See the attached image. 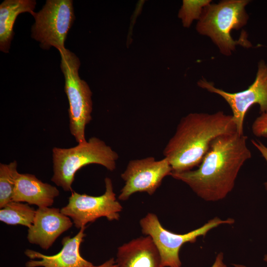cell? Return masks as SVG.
Returning <instances> with one entry per match:
<instances>
[{"label":"cell","instance_id":"18","mask_svg":"<svg viewBox=\"0 0 267 267\" xmlns=\"http://www.w3.org/2000/svg\"><path fill=\"white\" fill-rule=\"evenodd\" d=\"M211 0H184L178 12V17L185 27H189L193 21L199 20L204 8L211 3Z\"/></svg>","mask_w":267,"mask_h":267},{"label":"cell","instance_id":"17","mask_svg":"<svg viewBox=\"0 0 267 267\" xmlns=\"http://www.w3.org/2000/svg\"><path fill=\"white\" fill-rule=\"evenodd\" d=\"M14 160L8 164H0V208L12 201V196L19 173Z\"/></svg>","mask_w":267,"mask_h":267},{"label":"cell","instance_id":"19","mask_svg":"<svg viewBox=\"0 0 267 267\" xmlns=\"http://www.w3.org/2000/svg\"><path fill=\"white\" fill-rule=\"evenodd\" d=\"M252 134L258 137H267V113L260 114L251 126Z\"/></svg>","mask_w":267,"mask_h":267},{"label":"cell","instance_id":"3","mask_svg":"<svg viewBox=\"0 0 267 267\" xmlns=\"http://www.w3.org/2000/svg\"><path fill=\"white\" fill-rule=\"evenodd\" d=\"M249 2L248 0H224L209 4L198 20L196 30L209 37L224 55H230L238 44L251 47L246 33L238 40H234L230 34L232 30H239L247 24L249 16L245 7Z\"/></svg>","mask_w":267,"mask_h":267},{"label":"cell","instance_id":"21","mask_svg":"<svg viewBox=\"0 0 267 267\" xmlns=\"http://www.w3.org/2000/svg\"><path fill=\"white\" fill-rule=\"evenodd\" d=\"M211 267H227L223 262V254L222 252L218 254Z\"/></svg>","mask_w":267,"mask_h":267},{"label":"cell","instance_id":"10","mask_svg":"<svg viewBox=\"0 0 267 267\" xmlns=\"http://www.w3.org/2000/svg\"><path fill=\"white\" fill-rule=\"evenodd\" d=\"M172 171L169 161L165 157L159 160L152 156L130 160L121 175L125 184L118 199L126 201L136 192L153 195L165 177L171 176Z\"/></svg>","mask_w":267,"mask_h":267},{"label":"cell","instance_id":"2","mask_svg":"<svg viewBox=\"0 0 267 267\" xmlns=\"http://www.w3.org/2000/svg\"><path fill=\"white\" fill-rule=\"evenodd\" d=\"M236 132L232 115L191 113L182 117L163 150L172 172L190 171L201 163L211 142L218 136Z\"/></svg>","mask_w":267,"mask_h":267},{"label":"cell","instance_id":"12","mask_svg":"<svg viewBox=\"0 0 267 267\" xmlns=\"http://www.w3.org/2000/svg\"><path fill=\"white\" fill-rule=\"evenodd\" d=\"M86 226L81 228L73 237L66 236L62 240V249L52 256L42 254L30 249H27L25 254L31 259L25 264L26 267H91L93 265L84 259L80 253V246L86 236Z\"/></svg>","mask_w":267,"mask_h":267},{"label":"cell","instance_id":"1","mask_svg":"<svg viewBox=\"0 0 267 267\" xmlns=\"http://www.w3.org/2000/svg\"><path fill=\"white\" fill-rule=\"evenodd\" d=\"M246 135L237 132L215 138L197 169L171 176L187 184L205 201L222 200L232 190L238 174L252 157Z\"/></svg>","mask_w":267,"mask_h":267},{"label":"cell","instance_id":"4","mask_svg":"<svg viewBox=\"0 0 267 267\" xmlns=\"http://www.w3.org/2000/svg\"><path fill=\"white\" fill-rule=\"evenodd\" d=\"M119 158L118 153L102 140L92 136L74 147L52 149L53 175L51 179L64 191H72L75 175L82 167L91 164L103 166L113 171Z\"/></svg>","mask_w":267,"mask_h":267},{"label":"cell","instance_id":"14","mask_svg":"<svg viewBox=\"0 0 267 267\" xmlns=\"http://www.w3.org/2000/svg\"><path fill=\"white\" fill-rule=\"evenodd\" d=\"M59 194L57 188L44 183L30 174H19L14 189L12 201L25 202L41 207H49Z\"/></svg>","mask_w":267,"mask_h":267},{"label":"cell","instance_id":"8","mask_svg":"<svg viewBox=\"0 0 267 267\" xmlns=\"http://www.w3.org/2000/svg\"><path fill=\"white\" fill-rule=\"evenodd\" d=\"M105 191L100 196H93L73 192L68 203L60 210L70 218L77 228L85 227L89 222L105 217L109 221L119 220L123 207L117 200L111 179H104Z\"/></svg>","mask_w":267,"mask_h":267},{"label":"cell","instance_id":"6","mask_svg":"<svg viewBox=\"0 0 267 267\" xmlns=\"http://www.w3.org/2000/svg\"><path fill=\"white\" fill-rule=\"evenodd\" d=\"M234 222L232 218L222 220L215 217L197 229L186 233L178 234L165 228L156 215L148 213L140 220L139 224L142 233L149 236L157 248L163 267H181L179 252L184 244L195 242L198 237L205 236L210 230L222 224Z\"/></svg>","mask_w":267,"mask_h":267},{"label":"cell","instance_id":"23","mask_svg":"<svg viewBox=\"0 0 267 267\" xmlns=\"http://www.w3.org/2000/svg\"><path fill=\"white\" fill-rule=\"evenodd\" d=\"M234 267H248L246 266L240 265V264H233Z\"/></svg>","mask_w":267,"mask_h":267},{"label":"cell","instance_id":"11","mask_svg":"<svg viewBox=\"0 0 267 267\" xmlns=\"http://www.w3.org/2000/svg\"><path fill=\"white\" fill-rule=\"evenodd\" d=\"M73 223L58 208H38L33 223L28 228L27 239L30 243L47 250L61 234L73 225Z\"/></svg>","mask_w":267,"mask_h":267},{"label":"cell","instance_id":"20","mask_svg":"<svg viewBox=\"0 0 267 267\" xmlns=\"http://www.w3.org/2000/svg\"><path fill=\"white\" fill-rule=\"evenodd\" d=\"M253 145L259 150L263 157L267 163V147L262 142L258 140H251ZM265 187L267 191V182L265 183Z\"/></svg>","mask_w":267,"mask_h":267},{"label":"cell","instance_id":"16","mask_svg":"<svg viewBox=\"0 0 267 267\" xmlns=\"http://www.w3.org/2000/svg\"><path fill=\"white\" fill-rule=\"evenodd\" d=\"M36 210L28 204L11 201L0 210V221L9 225H22L28 228L33 223Z\"/></svg>","mask_w":267,"mask_h":267},{"label":"cell","instance_id":"9","mask_svg":"<svg viewBox=\"0 0 267 267\" xmlns=\"http://www.w3.org/2000/svg\"><path fill=\"white\" fill-rule=\"evenodd\" d=\"M200 88L221 96L229 105L236 127V132L243 134L246 115L251 106H259L260 114L267 113V64L260 61L254 82L246 89L228 92L216 88L212 82L203 78L197 82Z\"/></svg>","mask_w":267,"mask_h":267},{"label":"cell","instance_id":"22","mask_svg":"<svg viewBox=\"0 0 267 267\" xmlns=\"http://www.w3.org/2000/svg\"><path fill=\"white\" fill-rule=\"evenodd\" d=\"M91 267H118L116 264V261H115L113 258H112L110 259L109 260H107V261L105 262L104 263H103L101 265H100L97 266H94L93 265Z\"/></svg>","mask_w":267,"mask_h":267},{"label":"cell","instance_id":"13","mask_svg":"<svg viewBox=\"0 0 267 267\" xmlns=\"http://www.w3.org/2000/svg\"><path fill=\"white\" fill-rule=\"evenodd\" d=\"M116 263L118 267H164L157 248L148 235L119 246Z\"/></svg>","mask_w":267,"mask_h":267},{"label":"cell","instance_id":"15","mask_svg":"<svg viewBox=\"0 0 267 267\" xmlns=\"http://www.w3.org/2000/svg\"><path fill=\"white\" fill-rule=\"evenodd\" d=\"M35 0H5L0 5V49L8 53L14 35L13 26L18 15L35 12Z\"/></svg>","mask_w":267,"mask_h":267},{"label":"cell","instance_id":"5","mask_svg":"<svg viewBox=\"0 0 267 267\" xmlns=\"http://www.w3.org/2000/svg\"><path fill=\"white\" fill-rule=\"evenodd\" d=\"M61 56V70L65 79V92L69 102V130L78 143L87 140L86 127L92 119V92L78 71L81 65L78 57L65 47L58 50Z\"/></svg>","mask_w":267,"mask_h":267},{"label":"cell","instance_id":"24","mask_svg":"<svg viewBox=\"0 0 267 267\" xmlns=\"http://www.w3.org/2000/svg\"><path fill=\"white\" fill-rule=\"evenodd\" d=\"M264 261L267 263V254H266L263 259Z\"/></svg>","mask_w":267,"mask_h":267},{"label":"cell","instance_id":"7","mask_svg":"<svg viewBox=\"0 0 267 267\" xmlns=\"http://www.w3.org/2000/svg\"><path fill=\"white\" fill-rule=\"evenodd\" d=\"M32 16V37L44 49L65 48L68 33L75 19L72 0H47L42 9Z\"/></svg>","mask_w":267,"mask_h":267}]
</instances>
